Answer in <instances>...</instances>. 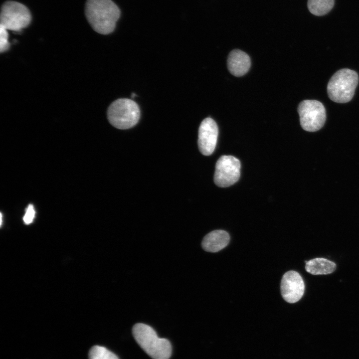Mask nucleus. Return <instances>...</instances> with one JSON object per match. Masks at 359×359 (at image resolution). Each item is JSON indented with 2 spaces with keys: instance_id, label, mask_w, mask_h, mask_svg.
<instances>
[{
  "instance_id": "2",
  "label": "nucleus",
  "mask_w": 359,
  "mask_h": 359,
  "mask_svg": "<svg viewBox=\"0 0 359 359\" xmlns=\"http://www.w3.org/2000/svg\"><path fill=\"white\" fill-rule=\"evenodd\" d=\"M133 336L141 348L153 359H169L172 354L170 342L159 338L149 325L137 323L132 329Z\"/></svg>"
},
{
  "instance_id": "7",
  "label": "nucleus",
  "mask_w": 359,
  "mask_h": 359,
  "mask_svg": "<svg viewBox=\"0 0 359 359\" xmlns=\"http://www.w3.org/2000/svg\"><path fill=\"white\" fill-rule=\"evenodd\" d=\"M240 161L232 156L223 155L216 162L214 175L215 184L221 187L229 186L236 182L240 175Z\"/></svg>"
},
{
  "instance_id": "14",
  "label": "nucleus",
  "mask_w": 359,
  "mask_h": 359,
  "mask_svg": "<svg viewBox=\"0 0 359 359\" xmlns=\"http://www.w3.org/2000/svg\"><path fill=\"white\" fill-rule=\"evenodd\" d=\"M89 359H119L118 357L106 348L100 346H93L89 351Z\"/></svg>"
},
{
  "instance_id": "15",
  "label": "nucleus",
  "mask_w": 359,
  "mask_h": 359,
  "mask_svg": "<svg viewBox=\"0 0 359 359\" xmlns=\"http://www.w3.org/2000/svg\"><path fill=\"white\" fill-rule=\"evenodd\" d=\"M8 32L7 29L0 25V51L1 53L7 50L9 47L8 41Z\"/></svg>"
},
{
  "instance_id": "9",
  "label": "nucleus",
  "mask_w": 359,
  "mask_h": 359,
  "mask_svg": "<svg viewBox=\"0 0 359 359\" xmlns=\"http://www.w3.org/2000/svg\"><path fill=\"white\" fill-rule=\"evenodd\" d=\"M218 135L216 122L211 118L204 119L198 129V146L200 153L209 156L214 152Z\"/></svg>"
},
{
  "instance_id": "17",
  "label": "nucleus",
  "mask_w": 359,
  "mask_h": 359,
  "mask_svg": "<svg viewBox=\"0 0 359 359\" xmlns=\"http://www.w3.org/2000/svg\"><path fill=\"white\" fill-rule=\"evenodd\" d=\"M2 224V214L0 213V225H1Z\"/></svg>"
},
{
  "instance_id": "18",
  "label": "nucleus",
  "mask_w": 359,
  "mask_h": 359,
  "mask_svg": "<svg viewBox=\"0 0 359 359\" xmlns=\"http://www.w3.org/2000/svg\"><path fill=\"white\" fill-rule=\"evenodd\" d=\"M135 96H136V94H135V93H132L131 97H132V98H134Z\"/></svg>"
},
{
  "instance_id": "11",
  "label": "nucleus",
  "mask_w": 359,
  "mask_h": 359,
  "mask_svg": "<svg viewBox=\"0 0 359 359\" xmlns=\"http://www.w3.org/2000/svg\"><path fill=\"white\" fill-rule=\"evenodd\" d=\"M229 234L223 230H215L206 234L203 238L201 245L202 248L209 252H218L229 243Z\"/></svg>"
},
{
  "instance_id": "5",
  "label": "nucleus",
  "mask_w": 359,
  "mask_h": 359,
  "mask_svg": "<svg viewBox=\"0 0 359 359\" xmlns=\"http://www.w3.org/2000/svg\"><path fill=\"white\" fill-rule=\"evenodd\" d=\"M31 19L29 9L21 3L7 0L1 5L0 25L7 30L19 31L28 26Z\"/></svg>"
},
{
  "instance_id": "12",
  "label": "nucleus",
  "mask_w": 359,
  "mask_h": 359,
  "mask_svg": "<svg viewBox=\"0 0 359 359\" xmlns=\"http://www.w3.org/2000/svg\"><path fill=\"white\" fill-rule=\"evenodd\" d=\"M305 262L307 272L315 275L331 274L336 268L335 263L323 258H315Z\"/></svg>"
},
{
  "instance_id": "6",
  "label": "nucleus",
  "mask_w": 359,
  "mask_h": 359,
  "mask_svg": "<svg viewBox=\"0 0 359 359\" xmlns=\"http://www.w3.org/2000/svg\"><path fill=\"white\" fill-rule=\"evenodd\" d=\"M300 124L305 131L315 132L324 126L326 120V109L323 104L315 100H305L298 107Z\"/></svg>"
},
{
  "instance_id": "13",
  "label": "nucleus",
  "mask_w": 359,
  "mask_h": 359,
  "mask_svg": "<svg viewBox=\"0 0 359 359\" xmlns=\"http://www.w3.org/2000/svg\"><path fill=\"white\" fill-rule=\"evenodd\" d=\"M334 0H308V7L311 13L321 16L327 14L333 8Z\"/></svg>"
},
{
  "instance_id": "10",
  "label": "nucleus",
  "mask_w": 359,
  "mask_h": 359,
  "mask_svg": "<svg viewBox=\"0 0 359 359\" xmlns=\"http://www.w3.org/2000/svg\"><path fill=\"white\" fill-rule=\"evenodd\" d=\"M251 60L245 52L239 49H234L229 54L227 67L230 73L236 77L245 74L249 70Z\"/></svg>"
},
{
  "instance_id": "1",
  "label": "nucleus",
  "mask_w": 359,
  "mask_h": 359,
  "mask_svg": "<svg viewBox=\"0 0 359 359\" xmlns=\"http://www.w3.org/2000/svg\"><path fill=\"white\" fill-rule=\"evenodd\" d=\"M85 14L93 30L106 35L114 31L121 12L111 0H87Z\"/></svg>"
},
{
  "instance_id": "8",
  "label": "nucleus",
  "mask_w": 359,
  "mask_h": 359,
  "mask_svg": "<svg viewBox=\"0 0 359 359\" xmlns=\"http://www.w3.org/2000/svg\"><path fill=\"white\" fill-rule=\"evenodd\" d=\"M280 290L283 298L287 302H297L304 293L305 284L302 277L295 271L286 272L281 281Z\"/></svg>"
},
{
  "instance_id": "4",
  "label": "nucleus",
  "mask_w": 359,
  "mask_h": 359,
  "mask_svg": "<svg viewBox=\"0 0 359 359\" xmlns=\"http://www.w3.org/2000/svg\"><path fill=\"white\" fill-rule=\"evenodd\" d=\"M109 123L114 127L122 130L134 127L140 118L138 105L127 98L118 99L113 102L107 110Z\"/></svg>"
},
{
  "instance_id": "16",
  "label": "nucleus",
  "mask_w": 359,
  "mask_h": 359,
  "mask_svg": "<svg viewBox=\"0 0 359 359\" xmlns=\"http://www.w3.org/2000/svg\"><path fill=\"white\" fill-rule=\"evenodd\" d=\"M35 214L34 206L32 204H29L26 209L25 214L23 217L24 222L26 224H30L32 222Z\"/></svg>"
},
{
  "instance_id": "3",
  "label": "nucleus",
  "mask_w": 359,
  "mask_h": 359,
  "mask_svg": "<svg viewBox=\"0 0 359 359\" xmlns=\"http://www.w3.org/2000/svg\"><path fill=\"white\" fill-rule=\"evenodd\" d=\"M359 82V76L354 70L344 68L337 71L330 79L327 93L334 102L345 103L353 98Z\"/></svg>"
}]
</instances>
